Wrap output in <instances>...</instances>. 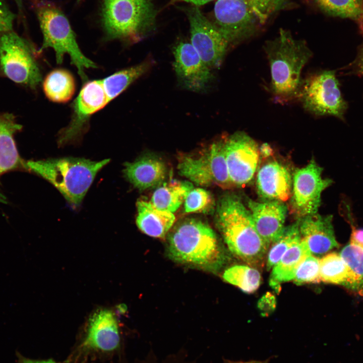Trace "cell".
I'll return each instance as SVG.
<instances>
[{
	"instance_id": "20",
	"label": "cell",
	"mask_w": 363,
	"mask_h": 363,
	"mask_svg": "<svg viewBox=\"0 0 363 363\" xmlns=\"http://www.w3.org/2000/svg\"><path fill=\"white\" fill-rule=\"evenodd\" d=\"M123 170L126 179L143 191L154 188L164 179L167 168L164 162L152 154H145L132 162L125 163Z\"/></svg>"
},
{
	"instance_id": "35",
	"label": "cell",
	"mask_w": 363,
	"mask_h": 363,
	"mask_svg": "<svg viewBox=\"0 0 363 363\" xmlns=\"http://www.w3.org/2000/svg\"><path fill=\"white\" fill-rule=\"evenodd\" d=\"M15 17L4 2L0 0V35L12 31Z\"/></svg>"
},
{
	"instance_id": "2",
	"label": "cell",
	"mask_w": 363,
	"mask_h": 363,
	"mask_svg": "<svg viewBox=\"0 0 363 363\" xmlns=\"http://www.w3.org/2000/svg\"><path fill=\"white\" fill-rule=\"evenodd\" d=\"M263 49L270 65L275 100L286 102L298 98L301 71L313 55L307 42L281 28L275 38L265 42Z\"/></svg>"
},
{
	"instance_id": "33",
	"label": "cell",
	"mask_w": 363,
	"mask_h": 363,
	"mask_svg": "<svg viewBox=\"0 0 363 363\" xmlns=\"http://www.w3.org/2000/svg\"><path fill=\"white\" fill-rule=\"evenodd\" d=\"M288 0H252L251 7L261 24H264L270 16L284 8Z\"/></svg>"
},
{
	"instance_id": "21",
	"label": "cell",
	"mask_w": 363,
	"mask_h": 363,
	"mask_svg": "<svg viewBox=\"0 0 363 363\" xmlns=\"http://www.w3.org/2000/svg\"><path fill=\"white\" fill-rule=\"evenodd\" d=\"M136 224L144 233L153 237L164 238L172 227L175 217L173 213L160 209L151 202H137Z\"/></svg>"
},
{
	"instance_id": "16",
	"label": "cell",
	"mask_w": 363,
	"mask_h": 363,
	"mask_svg": "<svg viewBox=\"0 0 363 363\" xmlns=\"http://www.w3.org/2000/svg\"><path fill=\"white\" fill-rule=\"evenodd\" d=\"M247 207L250 211L255 228L269 245L278 239L285 228L288 207L283 202H257L248 199Z\"/></svg>"
},
{
	"instance_id": "39",
	"label": "cell",
	"mask_w": 363,
	"mask_h": 363,
	"mask_svg": "<svg viewBox=\"0 0 363 363\" xmlns=\"http://www.w3.org/2000/svg\"><path fill=\"white\" fill-rule=\"evenodd\" d=\"M260 154H261L263 157H268L270 156L272 153V149L269 145L267 143L262 145L259 148Z\"/></svg>"
},
{
	"instance_id": "4",
	"label": "cell",
	"mask_w": 363,
	"mask_h": 363,
	"mask_svg": "<svg viewBox=\"0 0 363 363\" xmlns=\"http://www.w3.org/2000/svg\"><path fill=\"white\" fill-rule=\"evenodd\" d=\"M109 161L67 157L23 161L22 165L51 183L69 203L79 206L97 173Z\"/></svg>"
},
{
	"instance_id": "37",
	"label": "cell",
	"mask_w": 363,
	"mask_h": 363,
	"mask_svg": "<svg viewBox=\"0 0 363 363\" xmlns=\"http://www.w3.org/2000/svg\"><path fill=\"white\" fill-rule=\"evenodd\" d=\"M350 244L363 249V229L356 228L351 224Z\"/></svg>"
},
{
	"instance_id": "10",
	"label": "cell",
	"mask_w": 363,
	"mask_h": 363,
	"mask_svg": "<svg viewBox=\"0 0 363 363\" xmlns=\"http://www.w3.org/2000/svg\"><path fill=\"white\" fill-rule=\"evenodd\" d=\"M214 22L229 45L254 36L262 25L247 0H217Z\"/></svg>"
},
{
	"instance_id": "11",
	"label": "cell",
	"mask_w": 363,
	"mask_h": 363,
	"mask_svg": "<svg viewBox=\"0 0 363 363\" xmlns=\"http://www.w3.org/2000/svg\"><path fill=\"white\" fill-rule=\"evenodd\" d=\"M322 171L323 168L313 158L292 174L290 209L297 219L318 213L321 194L332 183L331 179L323 177Z\"/></svg>"
},
{
	"instance_id": "32",
	"label": "cell",
	"mask_w": 363,
	"mask_h": 363,
	"mask_svg": "<svg viewBox=\"0 0 363 363\" xmlns=\"http://www.w3.org/2000/svg\"><path fill=\"white\" fill-rule=\"evenodd\" d=\"M293 280L297 285L321 282L320 259L312 254L308 255L298 267Z\"/></svg>"
},
{
	"instance_id": "1",
	"label": "cell",
	"mask_w": 363,
	"mask_h": 363,
	"mask_svg": "<svg viewBox=\"0 0 363 363\" xmlns=\"http://www.w3.org/2000/svg\"><path fill=\"white\" fill-rule=\"evenodd\" d=\"M216 222L230 252L248 265H263L269 245L257 232L250 210L240 198L226 194L216 206Z\"/></svg>"
},
{
	"instance_id": "9",
	"label": "cell",
	"mask_w": 363,
	"mask_h": 363,
	"mask_svg": "<svg viewBox=\"0 0 363 363\" xmlns=\"http://www.w3.org/2000/svg\"><path fill=\"white\" fill-rule=\"evenodd\" d=\"M0 65L11 80L35 87L41 81L31 47L13 31L0 35Z\"/></svg>"
},
{
	"instance_id": "25",
	"label": "cell",
	"mask_w": 363,
	"mask_h": 363,
	"mask_svg": "<svg viewBox=\"0 0 363 363\" xmlns=\"http://www.w3.org/2000/svg\"><path fill=\"white\" fill-rule=\"evenodd\" d=\"M44 93L51 101L65 103L73 96L76 84L72 74L65 69L52 70L45 77L43 85Z\"/></svg>"
},
{
	"instance_id": "12",
	"label": "cell",
	"mask_w": 363,
	"mask_h": 363,
	"mask_svg": "<svg viewBox=\"0 0 363 363\" xmlns=\"http://www.w3.org/2000/svg\"><path fill=\"white\" fill-rule=\"evenodd\" d=\"M103 79L86 82L74 101L70 123L58 134V145L64 146L79 140L90 116L113 99Z\"/></svg>"
},
{
	"instance_id": "34",
	"label": "cell",
	"mask_w": 363,
	"mask_h": 363,
	"mask_svg": "<svg viewBox=\"0 0 363 363\" xmlns=\"http://www.w3.org/2000/svg\"><path fill=\"white\" fill-rule=\"evenodd\" d=\"M344 76H356L363 78V42L357 49L354 58L339 70Z\"/></svg>"
},
{
	"instance_id": "13",
	"label": "cell",
	"mask_w": 363,
	"mask_h": 363,
	"mask_svg": "<svg viewBox=\"0 0 363 363\" xmlns=\"http://www.w3.org/2000/svg\"><path fill=\"white\" fill-rule=\"evenodd\" d=\"M187 14L190 26L191 44L210 69L219 67L229 46L228 43L199 7H190Z\"/></svg>"
},
{
	"instance_id": "31",
	"label": "cell",
	"mask_w": 363,
	"mask_h": 363,
	"mask_svg": "<svg viewBox=\"0 0 363 363\" xmlns=\"http://www.w3.org/2000/svg\"><path fill=\"white\" fill-rule=\"evenodd\" d=\"M214 199L208 191L201 188H193L184 201L186 213L212 214L216 208Z\"/></svg>"
},
{
	"instance_id": "24",
	"label": "cell",
	"mask_w": 363,
	"mask_h": 363,
	"mask_svg": "<svg viewBox=\"0 0 363 363\" xmlns=\"http://www.w3.org/2000/svg\"><path fill=\"white\" fill-rule=\"evenodd\" d=\"M193 188L190 182L172 179L158 187L154 192L150 202L160 209L173 213Z\"/></svg>"
},
{
	"instance_id": "3",
	"label": "cell",
	"mask_w": 363,
	"mask_h": 363,
	"mask_svg": "<svg viewBox=\"0 0 363 363\" xmlns=\"http://www.w3.org/2000/svg\"><path fill=\"white\" fill-rule=\"evenodd\" d=\"M167 254L174 261L209 270H217L226 257L213 230L196 218L179 222L167 236Z\"/></svg>"
},
{
	"instance_id": "42",
	"label": "cell",
	"mask_w": 363,
	"mask_h": 363,
	"mask_svg": "<svg viewBox=\"0 0 363 363\" xmlns=\"http://www.w3.org/2000/svg\"><path fill=\"white\" fill-rule=\"evenodd\" d=\"M360 32L363 35V10L359 20L357 21Z\"/></svg>"
},
{
	"instance_id": "44",
	"label": "cell",
	"mask_w": 363,
	"mask_h": 363,
	"mask_svg": "<svg viewBox=\"0 0 363 363\" xmlns=\"http://www.w3.org/2000/svg\"><path fill=\"white\" fill-rule=\"evenodd\" d=\"M247 1L249 2V3L251 6V4L252 3V0H247Z\"/></svg>"
},
{
	"instance_id": "27",
	"label": "cell",
	"mask_w": 363,
	"mask_h": 363,
	"mask_svg": "<svg viewBox=\"0 0 363 363\" xmlns=\"http://www.w3.org/2000/svg\"><path fill=\"white\" fill-rule=\"evenodd\" d=\"M222 277L226 282L248 293L256 291L261 282L259 271L249 265H237L230 267L224 271Z\"/></svg>"
},
{
	"instance_id": "41",
	"label": "cell",
	"mask_w": 363,
	"mask_h": 363,
	"mask_svg": "<svg viewBox=\"0 0 363 363\" xmlns=\"http://www.w3.org/2000/svg\"><path fill=\"white\" fill-rule=\"evenodd\" d=\"M213 1L214 0H172L173 2L180 1L191 3L197 7L203 5Z\"/></svg>"
},
{
	"instance_id": "43",
	"label": "cell",
	"mask_w": 363,
	"mask_h": 363,
	"mask_svg": "<svg viewBox=\"0 0 363 363\" xmlns=\"http://www.w3.org/2000/svg\"><path fill=\"white\" fill-rule=\"evenodd\" d=\"M16 1H17L18 4L20 6H21V2H22V0H16Z\"/></svg>"
},
{
	"instance_id": "14",
	"label": "cell",
	"mask_w": 363,
	"mask_h": 363,
	"mask_svg": "<svg viewBox=\"0 0 363 363\" xmlns=\"http://www.w3.org/2000/svg\"><path fill=\"white\" fill-rule=\"evenodd\" d=\"M223 141L228 174L233 187L246 186L257 171L260 157L258 145L242 132L235 133Z\"/></svg>"
},
{
	"instance_id": "17",
	"label": "cell",
	"mask_w": 363,
	"mask_h": 363,
	"mask_svg": "<svg viewBox=\"0 0 363 363\" xmlns=\"http://www.w3.org/2000/svg\"><path fill=\"white\" fill-rule=\"evenodd\" d=\"M120 340L114 315L110 311L101 309L90 317L82 347L87 350L108 352L119 347Z\"/></svg>"
},
{
	"instance_id": "7",
	"label": "cell",
	"mask_w": 363,
	"mask_h": 363,
	"mask_svg": "<svg viewBox=\"0 0 363 363\" xmlns=\"http://www.w3.org/2000/svg\"><path fill=\"white\" fill-rule=\"evenodd\" d=\"M340 86L336 71L322 70L302 81L298 98L304 108L315 115L345 122L348 104Z\"/></svg>"
},
{
	"instance_id": "26",
	"label": "cell",
	"mask_w": 363,
	"mask_h": 363,
	"mask_svg": "<svg viewBox=\"0 0 363 363\" xmlns=\"http://www.w3.org/2000/svg\"><path fill=\"white\" fill-rule=\"evenodd\" d=\"M340 255L349 270L345 286L363 294V249L349 243L342 249Z\"/></svg>"
},
{
	"instance_id": "6",
	"label": "cell",
	"mask_w": 363,
	"mask_h": 363,
	"mask_svg": "<svg viewBox=\"0 0 363 363\" xmlns=\"http://www.w3.org/2000/svg\"><path fill=\"white\" fill-rule=\"evenodd\" d=\"M37 14L43 36L40 50L52 48L58 64L62 63L64 55L68 54L81 78L85 80L87 77L84 70L96 66L81 51L70 23L63 12L55 5L43 2L37 7Z\"/></svg>"
},
{
	"instance_id": "30",
	"label": "cell",
	"mask_w": 363,
	"mask_h": 363,
	"mask_svg": "<svg viewBox=\"0 0 363 363\" xmlns=\"http://www.w3.org/2000/svg\"><path fill=\"white\" fill-rule=\"evenodd\" d=\"M301 239L297 220L295 223L286 226L281 236L272 243L267 255L266 267L271 269L281 259L287 251Z\"/></svg>"
},
{
	"instance_id": "19",
	"label": "cell",
	"mask_w": 363,
	"mask_h": 363,
	"mask_svg": "<svg viewBox=\"0 0 363 363\" xmlns=\"http://www.w3.org/2000/svg\"><path fill=\"white\" fill-rule=\"evenodd\" d=\"M331 215L316 213L298 219L301 238L306 243L311 254L321 255L339 247Z\"/></svg>"
},
{
	"instance_id": "28",
	"label": "cell",
	"mask_w": 363,
	"mask_h": 363,
	"mask_svg": "<svg viewBox=\"0 0 363 363\" xmlns=\"http://www.w3.org/2000/svg\"><path fill=\"white\" fill-rule=\"evenodd\" d=\"M321 281L346 286L349 270L340 254L330 253L320 259Z\"/></svg>"
},
{
	"instance_id": "38",
	"label": "cell",
	"mask_w": 363,
	"mask_h": 363,
	"mask_svg": "<svg viewBox=\"0 0 363 363\" xmlns=\"http://www.w3.org/2000/svg\"><path fill=\"white\" fill-rule=\"evenodd\" d=\"M19 363H56L52 359L47 360H33L26 358L23 357H20Z\"/></svg>"
},
{
	"instance_id": "40",
	"label": "cell",
	"mask_w": 363,
	"mask_h": 363,
	"mask_svg": "<svg viewBox=\"0 0 363 363\" xmlns=\"http://www.w3.org/2000/svg\"><path fill=\"white\" fill-rule=\"evenodd\" d=\"M271 359V357H269L264 360H249L248 361L238 360V361H233L228 359H224V363H269Z\"/></svg>"
},
{
	"instance_id": "23",
	"label": "cell",
	"mask_w": 363,
	"mask_h": 363,
	"mask_svg": "<svg viewBox=\"0 0 363 363\" xmlns=\"http://www.w3.org/2000/svg\"><path fill=\"white\" fill-rule=\"evenodd\" d=\"M21 129L12 117L0 116V176L22 165L14 139V134ZM5 198L0 192V201Z\"/></svg>"
},
{
	"instance_id": "36",
	"label": "cell",
	"mask_w": 363,
	"mask_h": 363,
	"mask_svg": "<svg viewBox=\"0 0 363 363\" xmlns=\"http://www.w3.org/2000/svg\"><path fill=\"white\" fill-rule=\"evenodd\" d=\"M275 299L274 295L267 293L264 295L259 302V308L262 310L263 314H267L274 310Z\"/></svg>"
},
{
	"instance_id": "18",
	"label": "cell",
	"mask_w": 363,
	"mask_h": 363,
	"mask_svg": "<svg viewBox=\"0 0 363 363\" xmlns=\"http://www.w3.org/2000/svg\"><path fill=\"white\" fill-rule=\"evenodd\" d=\"M256 188L264 201L284 202L291 194L292 174L285 165L277 161L263 164L257 173Z\"/></svg>"
},
{
	"instance_id": "22",
	"label": "cell",
	"mask_w": 363,
	"mask_h": 363,
	"mask_svg": "<svg viewBox=\"0 0 363 363\" xmlns=\"http://www.w3.org/2000/svg\"><path fill=\"white\" fill-rule=\"evenodd\" d=\"M311 254L306 243L300 240L289 248L271 269L269 283L276 291L280 284L293 280L296 272L306 258Z\"/></svg>"
},
{
	"instance_id": "5",
	"label": "cell",
	"mask_w": 363,
	"mask_h": 363,
	"mask_svg": "<svg viewBox=\"0 0 363 363\" xmlns=\"http://www.w3.org/2000/svg\"><path fill=\"white\" fill-rule=\"evenodd\" d=\"M156 11L151 0H104L102 22L110 39L140 40L155 25Z\"/></svg>"
},
{
	"instance_id": "15",
	"label": "cell",
	"mask_w": 363,
	"mask_h": 363,
	"mask_svg": "<svg viewBox=\"0 0 363 363\" xmlns=\"http://www.w3.org/2000/svg\"><path fill=\"white\" fill-rule=\"evenodd\" d=\"M173 68L178 81L194 92L205 90L213 78L210 69L190 42L180 41L173 48Z\"/></svg>"
},
{
	"instance_id": "8",
	"label": "cell",
	"mask_w": 363,
	"mask_h": 363,
	"mask_svg": "<svg viewBox=\"0 0 363 363\" xmlns=\"http://www.w3.org/2000/svg\"><path fill=\"white\" fill-rule=\"evenodd\" d=\"M179 174L201 186L233 187L229 176L223 141L213 143L197 155L185 154L177 164Z\"/></svg>"
},
{
	"instance_id": "29",
	"label": "cell",
	"mask_w": 363,
	"mask_h": 363,
	"mask_svg": "<svg viewBox=\"0 0 363 363\" xmlns=\"http://www.w3.org/2000/svg\"><path fill=\"white\" fill-rule=\"evenodd\" d=\"M326 14L358 21L363 10V0H314Z\"/></svg>"
}]
</instances>
